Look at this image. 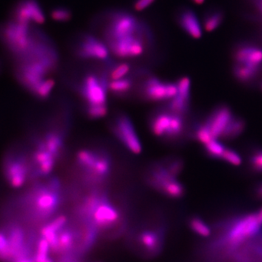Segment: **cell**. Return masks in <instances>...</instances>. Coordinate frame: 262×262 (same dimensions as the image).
Instances as JSON below:
<instances>
[{
  "label": "cell",
  "instance_id": "6da1fadb",
  "mask_svg": "<svg viewBox=\"0 0 262 262\" xmlns=\"http://www.w3.org/2000/svg\"><path fill=\"white\" fill-rule=\"evenodd\" d=\"M223 227L224 233L213 242L211 247L213 250H218V254L221 252V255L227 256L260 233L262 226L255 212L230 218Z\"/></svg>",
  "mask_w": 262,
  "mask_h": 262
},
{
  "label": "cell",
  "instance_id": "7a4b0ae2",
  "mask_svg": "<svg viewBox=\"0 0 262 262\" xmlns=\"http://www.w3.org/2000/svg\"><path fill=\"white\" fill-rule=\"evenodd\" d=\"M59 182L51 179L47 184H37L21 198V204L28 218L41 222L51 218L59 205Z\"/></svg>",
  "mask_w": 262,
  "mask_h": 262
},
{
  "label": "cell",
  "instance_id": "3957f363",
  "mask_svg": "<svg viewBox=\"0 0 262 262\" xmlns=\"http://www.w3.org/2000/svg\"><path fill=\"white\" fill-rule=\"evenodd\" d=\"M1 173L9 187L21 188L30 179L29 156L19 147H10L1 159Z\"/></svg>",
  "mask_w": 262,
  "mask_h": 262
},
{
  "label": "cell",
  "instance_id": "277c9868",
  "mask_svg": "<svg viewBox=\"0 0 262 262\" xmlns=\"http://www.w3.org/2000/svg\"><path fill=\"white\" fill-rule=\"evenodd\" d=\"M0 37L7 51L16 59L27 52L34 40L30 25L20 24L15 21L7 23L1 28Z\"/></svg>",
  "mask_w": 262,
  "mask_h": 262
},
{
  "label": "cell",
  "instance_id": "5b68a950",
  "mask_svg": "<svg viewBox=\"0 0 262 262\" xmlns=\"http://www.w3.org/2000/svg\"><path fill=\"white\" fill-rule=\"evenodd\" d=\"M140 30V25L134 15L126 12H117L111 17L105 36L108 41L131 36Z\"/></svg>",
  "mask_w": 262,
  "mask_h": 262
},
{
  "label": "cell",
  "instance_id": "8992f818",
  "mask_svg": "<svg viewBox=\"0 0 262 262\" xmlns=\"http://www.w3.org/2000/svg\"><path fill=\"white\" fill-rule=\"evenodd\" d=\"M106 75L99 77L95 74H88L82 84V94L88 106L106 105V91L108 89Z\"/></svg>",
  "mask_w": 262,
  "mask_h": 262
},
{
  "label": "cell",
  "instance_id": "52a82bcc",
  "mask_svg": "<svg viewBox=\"0 0 262 262\" xmlns=\"http://www.w3.org/2000/svg\"><path fill=\"white\" fill-rule=\"evenodd\" d=\"M119 220L120 213L117 208L111 204L105 196H101L88 221L93 223L100 231L111 229L117 225Z\"/></svg>",
  "mask_w": 262,
  "mask_h": 262
},
{
  "label": "cell",
  "instance_id": "ba28073f",
  "mask_svg": "<svg viewBox=\"0 0 262 262\" xmlns=\"http://www.w3.org/2000/svg\"><path fill=\"white\" fill-rule=\"evenodd\" d=\"M114 131L117 139L128 151L134 155L142 153V142L131 119L128 116L121 115L117 117L114 124Z\"/></svg>",
  "mask_w": 262,
  "mask_h": 262
},
{
  "label": "cell",
  "instance_id": "9c48e42d",
  "mask_svg": "<svg viewBox=\"0 0 262 262\" xmlns=\"http://www.w3.org/2000/svg\"><path fill=\"white\" fill-rule=\"evenodd\" d=\"M108 47L118 58H133L142 55L144 52L143 40L140 35L122 37L108 41Z\"/></svg>",
  "mask_w": 262,
  "mask_h": 262
},
{
  "label": "cell",
  "instance_id": "30bf717a",
  "mask_svg": "<svg viewBox=\"0 0 262 262\" xmlns=\"http://www.w3.org/2000/svg\"><path fill=\"white\" fill-rule=\"evenodd\" d=\"M13 21L28 25L32 22L43 24L46 22V15L37 0H21L14 10Z\"/></svg>",
  "mask_w": 262,
  "mask_h": 262
},
{
  "label": "cell",
  "instance_id": "8fae6325",
  "mask_svg": "<svg viewBox=\"0 0 262 262\" xmlns=\"http://www.w3.org/2000/svg\"><path fill=\"white\" fill-rule=\"evenodd\" d=\"M235 117L233 111L227 105H220L210 113L203 123L214 139H221L229 122Z\"/></svg>",
  "mask_w": 262,
  "mask_h": 262
},
{
  "label": "cell",
  "instance_id": "7c38bea8",
  "mask_svg": "<svg viewBox=\"0 0 262 262\" xmlns=\"http://www.w3.org/2000/svg\"><path fill=\"white\" fill-rule=\"evenodd\" d=\"M146 97L154 102L171 100L178 94L176 83L161 81L157 77H150L144 86Z\"/></svg>",
  "mask_w": 262,
  "mask_h": 262
},
{
  "label": "cell",
  "instance_id": "4fadbf2b",
  "mask_svg": "<svg viewBox=\"0 0 262 262\" xmlns=\"http://www.w3.org/2000/svg\"><path fill=\"white\" fill-rule=\"evenodd\" d=\"M109 51L105 43L91 35H85L79 43L76 53L82 58L106 60Z\"/></svg>",
  "mask_w": 262,
  "mask_h": 262
},
{
  "label": "cell",
  "instance_id": "5bb4252c",
  "mask_svg": "<svg viewBox=\"0 0 262 262\" xmlns=\"http://www.w3.org/2000/svg\"><path fill=\"white\" fill-rule=\"evenodd\" d=\"M234 63L262 69V48L252 43H241L233 50Z\"/></svg>",
  "mask_w": 262,
  "mask_h": 262
},
{
  "label": "cell",
  "instance_id": "9a60e30c",
  "mask_svg": "<svg viewBox=\"0 0 262 262\" xmlns=\"http://www.w3.org/2000/svg\"><path fill=\"white\" fill-rule=\"evenodd\" d=\"M137 241L150 256H155L162 250L163 244V230L146 229L139 233Z\"/></svg>",
  "mask_w": 262,
  "mask_h": 262
},
{
  "label": "cell",
  "instance_id": "2e32d148",
  "mask_svg": "<svg viewBox=\"0 0 262 262\" xmlns=\"http://www.w3.org/2000/svg\"><path fill=\"white\" fill-rule=\"evenodd\" d=\"M178 24L187 35L199 40L203 36L202 26L195 12L189 8L183 9L177 17Z\"/></svg>",
  "mask_w": 262,
  "mask_h": 262
},
{
  "label": "cell",
  "instance_id": "e0dca14e",
  "mask_svg": "<svg viewBox=\"0 0 262 262\" xmlns=\"http://www.w3.org/2000/svg\"><path fill=\"white\" fill-rule=\"evenodd\" d=\"M173 113L170 111L158 113L152 119L151 130L157 137L168 138Z\"/></svg>",
  "mask_w": 262,
  "mask_h": 262
},
{
  "label": "cell",
  "instance_id": "ac0fdd59",
  "mask_svg": "<svg viewBox=\"0 0 262 262\" xmlns=\"http://www.w3.org/2000/svg\"><path fill=\"white\" fill-rule=\"evenodd\" d=\"M39 141L49 153L58 159L63 147V139L59 133L54 131L49 132Z\"/></svg>",
  "mask_w": 262,
  "mask_h": 262
},
{
  "label": "cell",
  "instance_id": "d6986e66",
  "mask_svg": "<svg viewBox=\"0 0 262 262\" xmlns=\"http://www.w3.org/2000/svg\"><path fill=\"white\" fill-rule=\"evenodd\" d=\"M261 69L252 67L247 65L234 63L233 75L240 83H248L257 78Z\"/></svg>",
  "mask_w": 262,
  "mask_h": 262
},
{
  "label": "cell",
  "instance_id": "ffe728a7",
  "mask_svg": "<svg viewBox=\"0 0 262 262\" xmlns=\"http://www.w3.org/2000/svg\"><path fill=\"white\" fill-rule=\"evenodd\" d=\"M224 19V12L219 9H210L203 16V27L206 32H213L221 26Z\"/></svg>",
  "mask_w": 262,
  "mask_h": 262
},
{
  "label": "cell",
  "instance_id": "44dd1931",
  "mask_svg": "<svg viewBox=\"0 0 262 262\" xmlns=\"http://www.w3.org/2000/svg\"><path fill=\"white\" fill-rule=\"evenodd\" d=\"M245 128H246V123L244 119L235 115L226 127L221 139L226 141L233 140L243 133Z\"/></svg>",
  "mask_w": 262,
  "mask_h": 262
},
{
  "label": "cell",
  "instance_id": "7402d4cb",
  "mask_svg": "<svg viewBox=\"0 0 262 262\" xmlns=\"http://www.w3.org/2000/svg\"><path fill=\"white\" fill-rule=\"evenodd\" d=\"M99 153L93 150H81L77 153V162L88 173H91L99 157Z\"/></svg>",
  "mask_w": 262,
  "mask_h": 262
},
{
  "label": "cell",
  "instance_id": "603a6c76",
  "mask_svg": "<svg viewBox=\"0 0 262 262\" xmlns=\"http://www.w3.org/2000/svg\"><path fill=\"white\" fill-rule=\"evenodd\" d=\"M110 170H111L110 158L106 155L100 154L90 174L96 179H103L109 174Z\"/></svg>",
  "mask_w": 262,
  "mask_h": 262
},
{
  "label": "cell",
  "instance_id": "cb8c5ba5",
  "mask_svg": "<svg viewBox=\"0 0 262 262\" xmlns=\"http://www.w3.org/2000/svg\"><path fill=\"white\" fill-rule=\"evenodd\" d=\"M190 99L177 95L169 102L168 111L184 116L190 108Z\"/></svg>",
  "mask_w": 262,
  "mask_h": 262
},
{
  "label": "cell",
  "instance_id": "d4e9b609",
  "mask_svg": "<svg viewBox=\"0 0 262 262\" xmlns=\"http://www.w3.org/2000/svg\"><path fill=\"white\" fill-rule=\"evenodd\" d=\"M189 226L192 232L203 238H207L211 234L210 226L199 216H192L189 220Z\"/></svg>",
  "mask_w": 262,
  "mask_h": 262
},
{
  "label": "cell",
  "instance_id": "484cf974",
  "mask_svg": "<svg viewBox=\"0 0 262 262\" xmlns=\"http://www.w3.org/2000/svg\"><path fill=\"white\" fill-rule=\"evenodd\" d=\"M50 251H51V247L47 240L41 236L37 238L34 251V259L35 262L46 261L48 257H50Z\"/></svg>",
  "mask_w": 262,
  "mask_h": 262
},
{
  "label": "cell",
  "instance_id": "4316f807",
  "mask_svg": "<svg viewBox=\"0 0 262 262\" xmlns=\"http://www.w3.org/2000/svg\"><path fill=\"white\" fill-rule=\"evenodd\" d=\"M162 193L168 198L179 199L182 198L185 194V188L180 181L175 179L163 189Z\"/></svg>",
  "mask_w": 262,
  "mask_h": 262
},
{
  "label": "cell",
  "instance_id": "83f0119b",
  "mask_svg": "<svg viewBox=\"0 0 262 262\" xmlns=\"http://www.w3.org/2000/svg\"><path fill=\"white\" fill-rule=\"evenodd\" d=\"M132 84H133V82L128 78L111 80V81L108 82V89L111 93L116 94H126L131 90Z\"/></svg>",
  "mask_w": 262,
  "mask_h": 262
},
{
  "label": "cell",
  "instance_id": "f1b7e54d",
  "mask_svg": "<svg viewBox=\"0 0 262 262\" xmlns=\"http://www.w3.org/2000/svg\"><path fill=\"white\" fill-rule=\"evenodd\" d=\"M203 146H204V150L206 154L210 157L215 158V159H221V157L226 149L225 146L218 139H213Z\"/></svg>",
  "mask_w": 262,
  "mask_h": 262
},
{
  "label": "cell",
  "instance_id": "f546056e",
  "mask_svg": "<svg viewBox=\"0 0 262 262\" xmlns=\"http://www.w3.org/2000/svg\"><path fill=\"white\" fill-rule=\"evenodd\" d=\"M0 262H12L10 244L3 227L0 228Z\"/></svg>",
  "mask_w": 262,
  "mask_h": 262
},
{
  "label": "cell",
  "instance_id": "4dcf8cb0",
  "mask_svg": "<svg viewBox=\"0 0 262 262\" xmlns=\"http://www.w3.org/2000/svg\"><path fill=\"white\" fill-rule=\"evenodd\" d=\"M55 86V81L52 78H47L35 90L33 95L40 99H47Z\"/></svg>",
  "mask_w": 262,
  "mask_h": 262
},
{
  "label": "cell",
  "instance_id": "1f68e13d",
  "mask_svg": "<svg viewBox=\"0 0 262 262\" xmlns=\"http://www.w3.org/2000/svg\"><path fill=\"white\" fill-rule=\"evenodd\" d=\"M51 17L52 20L57 22H68L72 19V12L66 7H55L51 10Z\"/></svg>",
  "mask_w": 262,
  "mask_h": 262
},
{
  "label": "cell",
  "instance_id": "d6a6232c",
  "mask_svg": "<svg viewBox=\"0 0 262 262\" xmlns=\"http://www.w3.org/2000/svg\"><path fill=\"white\" fill-rule=\"evenodd\" d=\"M194 136H195L196 140H198L203 145H205V144L209 143V142L214 139L212 137L210 131L203 122L197 125L196 128H195Z\"/></svg>",
  "mask_w": 262,
  "mask_h": 262
},
{
  "label": "cell",
  "instance_id": "836d02e7",
  "mask_svg": "<svg viewBox=\"0 0 262 262\" xmlns=\"http://www.w3.org/2000/svg\"><path fill=\"white\" fill-rule=\"evenodd\" d=\"M251 168L257 173H262V149H257L249 157Z\"/></svg>",
  "mask_w": 262,
  "mask_h": 262
},
{
  "label": "cell",
  "instance_id": "e575fe53",
  "mask_svg": "<svg viewBox=\"0 0 262 262\" xmlns=\"http://www.w3.org/2000/svg\"><path fill=\"white\" fill-rule=\"evenodd\" d=\"M178 88V94L180 96L190 99L191 80L187 76L181 77L176 82Z\"/></svg>",
  "mask_w": 262,
  "mask_h": 262
},
{
  "label": "cell",
  "instance_id": "d590c367",
  "mask_svg": "<svg viewBox=\"0 0 262 262\" xmlns=\"http://www.w3.org/2000/svg\"><path fill=\"white\" fill-rule=\"evenodd\" d=\"M221 159L235 166H238L242 163V158L240 155L235 150L227 148V147H226Z\"/></svg>",
  "mask_w": 262,
  "mask_h": 262
},
{
  "label": "cell",
  "instance_id": "8d00e7d4",
  "mask_svg": "<svg viewBox=\"0 0 262 262\" xmlns=\"http://www.w3.org/2000/svg\"><path fill=\"white\" fill-rule=\"evenodd\" d=\"M131 69V66L128 63H122L117 65L113 68L110 73V78L111 80H119L124 78L128 74Z\"/></svg>",
  "mask_w": 262,
  "mask_h": 262
},
{
  "label": "cell",
  "instance_id": "74e56055",
  "mask_svg": "<svg viewBox=\"0 0 262 262\" xmlns=\"http://www.w3.org/2000/svg\"><path fill=\"white\" fill-rule=\"evenodd\" d=\"M88 115L93 119H99L105 117L107 114L108 109L106 105H97V106H88L87 108Z\"/></svg>",
  "mask_w": 262,
  "mask_h": 262
},
{
  "label": "cell",
  "instance_id": "f35d334b",
  "mask_svg": "<svg viewBox=\"0 0 262 262\" xmlns=\"http://www.w3.org/2000/svg\"><path fill=\"white\" fill-rule=\"evenodd\" d=\"M166 168L175 177H177L184 167V162L180 158L172 159L166 165Z\"/></svg>",
  "mask_w": 262,
  "mask_h": 262
},
{
  "label": "cell",
  "instance_id": "ab89813d",
  "mask_svg": "<svg viewBox=\"0 0 262 262\" xmlns=\"http://www.w3.org/2000/svg\"><path fill=\"white\" fill-rule=\"evenodd\" d=\"M154 1L155 0H136L133 7L136 11H142L153 4Z\"/></svg>",
  "mask_w": 262,
  "mask_h": 262
},
{
  "label": "cell",
  "instance_id": "60d3db41",
  "mask_svg": "<svg viewBox=\"0 0 262 262\" xmlns=\"http://www.w3.org/2000/svg\"><path fill=\"white\" fill-rule=\"evenodd\" d=\"M14 262H35L34 256H29V257H24V258L19 259Z\"/></svg>",
  "mask_w": 262,
  "mask_h": 262
},
{
  "label": "cell",
  "instance_id": "b9f144b4",
  "mask_svg": "<svg viewBox=\"0 0 262 262\" xmlns=\"http://www.w3.org/2000/svg\"><path fill=\"white\" fill-rule=\"evenodd\" d=\"M254 4H255V6L257 7V10L262 15V0H254Z\"/></svg>",
  "mask_w": 262,
  "mask_h": 262
},
{
  "label": "cell",
  "instance_id": "7bdbcfd3",
  "mask_svg": "<svg viewBox=\"0 0 262 262\" xmlns=\"http://www.w3.org/2000/svg\"><path fill=\"white\" fill-rule=\"evenodd\" d=\"M256 192H257V197H258L259 198H261V199H262V184H260V185L257 187Z\"/></svg>",
  "mask_w": 262,
  "mask_h": 262
},
{
  "label": "cell",
  "instance_id": "ee69618b",
  "mask_svg": "<svg viewBox=\"0 0 262 262\" xmlns=\"http://www.w3.org/2000/svg\"><path fill=\"white\" fill-rule=\"evenodd\" d=\"M257 218H258L259 223L262 226V208L260 210L257 212Z\"/></svg>",
  "mask_w": 262,
  "mask_h": 262
},
{
  "label": "cell",
  "instance_id": "f6af8a7d",
  "mask_svg": "<svg viewBox=\"0 0 262 262\" xmlns=\"http://www.w3.org/2000/svg\"><path fill=\"white\" fill-rule=\"evenodd\" d=\"M194 4H197V5H201L203 3L205 2L206 0H191Z\"/></svg>",
  "mask_w": 262,
  "mask_h": 262
},
{
  "label": "cell",
  "instance_id": "bcb514c9",
  "mask_svg": "<svg viewBox=\"0 0 262 262\" xmlns=\"http://www.w3.org/2000/svg\"><path fill=\"white\" fill-rule=\"evenodd\" d=\"M44 262H54L53 260H52V259L51 258V257H48L47 260H46Z\"/></svg>",
  "mask_w": 262,
  "mask_h": 262
},
{
  "label": "cell",
  "instance_id": "7dc6e473",
  "mask_svg": "<svg viewBox=\"0 0 262 262\" xmlns=\"http://www.w3.org/2000/svg\"><path fill=\"white\" fill-rule=\"evenodd\" d=\"M0 71H1V63H0Z\"/></svg>",
  "mask_w": 262,
  "mask_h": 262
},
{
  "label": "cell",
  "instance_id": "c3c4849f",
  "mask_svg": "<svg viewBox=\"0 0 262 262\" xmlns=\"http://www.w3.org/2000/svg\"><path fill=\"white\" fill-rule=\"evenodd\" d=\"M261 88H262V82L261 83Z\"/></svg>",
  "mask_w": 262,
  "mask_h": 262
}]
</instances>
